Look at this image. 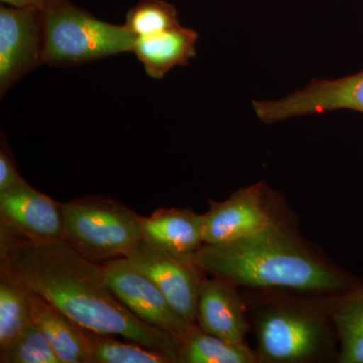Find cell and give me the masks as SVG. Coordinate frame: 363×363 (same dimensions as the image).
I'll return each instance as SVG.
<instances>
[{
  "label": "cell",
  "instance_id": "obj_17",
  "mask_svg": "<svg viewBox=\"0 0 363 363\" xmlns=\"http://www.w3.org/2000/svg\"><path fill=\"white\" fill-rule=\"evenodd\" d=\"M334 319L337 328V363H363V279L336 298Z\"/></svg>",
  "mask_w": 363,
  "mask_h": 363
},
{
  "label": "cell",
  "instance_id": "obj_11",
  "mask_svg": "<svg viewBox=\"0 0 363 363\" xmlns=\"http://www.w3.org/2000/svg\"><path fill=\"white\" fill-rule=\"evenodd\" d=\"M253 108L267 124L292 117L350 109L363 113V69L336 80H313L304 89L279 100H255Z\"/></svg>",
  "mask_w": 363,
  "mask_h": 363
},
{
  "label": "cell",
  "instance_id": "obj_12",
  "mask_svg": "<svg viewBox=\"0 0 363 363\" xmlns=\"http://www.w3.org/2000/svg\"><path fill=\"white\" fill-rule=\"evenodd\" d=\"M196 324L227 342L245 343L250 327L240 288L225 279L205 277L200 286Z\"/></svg>",
  "mask_w": 363,
  "mask_h": 363
},
{
  "label": "cell",
  "instance_id": "obj_2",
  "mask_svg": "<svg viewBox=\"0 0 363 363\" xmlns=\"http://www.w3.org/2000/svg\"><path fill=\"white\" fill-rule=\"evenodd\" d=\"M195 257L206 274L240 289L339 296L362 279L306 240L296 217L248 240L203 245Z\"/></svg>",
  "mask_w": 363,
  "mask_h": 363
},
{
  "label": "cell",
  "instance_id": "obj_7",
  "mask_svg": "<svg viewBox=\"0 0 363 363\" xmlns=\"http://www.w3.org/2000/svg\"><path fill=\"white\" fill-rule=\"evenodd\" d=\"M44 14L39 7L0 6V94L45 64Z\"/></svg>",
  "mask_w": 363,
  "mask_h": 363
},
{
  "label": "cell",
  "instance_id": "obj_15",
  "mask_svg": "<svg viewBox=\"0 0 363 363\" xmlns=\"http://www.w3.org/2000/svg\"><path fill=\"white\" fill-rule=\"evenodd\" d=\"M33 323L51 344L61 363H92L84 328L37 293H30Z\"/></svg>",
  "mask_w": 363,
  "mask_h": 363
},
{
  "label": "cell",
  "instance_id": "obj_23",
  "mask_svg": "<svg viewBox=\"0 0 363 363\" xmlns=\"http://www.w3.org/2000/svg\"><path fill=\"white\" fill-rule=\"evenodd\" d=\"M2 4L16 7V9H26V7H39L42 9L45 0H0Z\"/></svg>",
  "mask_w": 363,
  "mask_h": 363
},
{
  "label": "cell",
  "instance_id": "obj_22",
  "mask_svg": "<svg viewBox=\"0 0 363 363\" xmlns=\"http://www.w3.org/2000/svg\"><path fill=\"white\" fill-rule=\"evenodd\" d=\"M23 182H26L25 179L16 167L13 150L9 147L6 135L2 133L0 145V192L16 187Z\"/></svg>",
  "mask_w": 363,
  "mask_h": 363
},
{
  "label": "cell",
  "instance_id": "obj_3",
  "mask_svg": "<svg viewBox=\"0 0 363 363\" xmlns=\"http://www.w3.org/2000/svg\"><path fill=\"white\" fill-rule=\"evenodd\" d=\"M257 363L338 362L334 319L338 296L290 290L240 289Z\"/></svg>",
  "mask_w": 363,
  "mask_h": 363
},
{
  "label": "cell",
  "instance_id": "obj_18",
  "mask_svg": "<svg viewBox=\"0 0 363 363\" xmlns=\"http://www.w3.org/2000/svg\"><path fill=\"white\" fill-rule=\"evenodd\" d=\"M30 293L16 274L0 267V348L32 323Z\"/></svg>",
  "mask_w": 363,
  "mask_h": 363
},
{
  "label": "cell",
  "instance_id": "obj_9",
  "mask_svg": "<svg viewBox=\"0 0 363 363\" xmlns=\"http://www.w3.org/2000/svg\"><path fill=\"white\" fill-rule=\"evenodd\" d=\"M101 267L112 293L145 323L169 332L177 341L195 325L184 319L156 284L128 257L105 262Z\"/></svg>",
  "mask_w": 363,
  "mask_h": 363
},
{
  "label": "cell",
  "instance_id": "obj_1",
  "mask_svg": "<svg viewBox=\"0 0 363 363\" xmlns=\"http://www.w3.org/2000/svg\"><path fill=\"white\" fill-rule=\"evenodd\" d=\"M0 267L82 328L121 336L179 363L175 336L133 315L109 289L101 264L86 259L65 240L33 243L0 234Z\"/></svg>",
  "mask_w": 363,
  "mask_h": 363
},
{
  "label": "cell",
  "instance_id": "obj_4",
  "mask_svg": "<svg viewBox=\"0 0 363 363\" xmlns=\"http://www.w3.org/2000/svg\"><path fill=\"white\" fill-rule=\"evenodd\" d=\"M45 64L72 67L131 52L136 38L125 28L106 23L71 0H45Z\"/></svg>",
  "mask_w": 363,
  "mask_h": 363
},
{
  "label": "cell",
  "instance_id": "obj_5",
  "mask_svg": "<svg viewBox=\"0 0 363 363\" xmlns=\"http://www.w3.org/2000/svg\"><path fill=\"white\" fill-rule=\"evenodd\" d=\"M63 210L65 240L91 262L128 257L143 241V216L111 198H76Z\"/></svg>",
  "mask_w": 363,
  "mask_h": 363
},
{
  "label": "cell",
  "instance_id": "obj_21",
  "mask_svg": "<svg viewBox=\"0 0 363 363\" xmlns=\"http://www.w3.org/2000/svg\"><path fill=\"white\" fill-rule=\"evenodd\" d=\"M1 363H61L51 344L33 321L0 348Z\"/></svg>",
  "mask_w": 363,
  "mask_h": 363
},
{
  "label": "cell",
  "instance_id": "obj_6",
  "mask_svg": "<svg viewBox=\"0 0 363 363\" xmlns=\"http://www.w3.org/2000/svg\"><path fill=\"white\" fill-rule=\"evenodd\" d=\"M208 203L204 245L248 240L296 217L284 196L264 181L238 189L223 201Z\"/></svg>",
  "mask_w": 363,
  "mask_h": 363
},
{
  "label": "cell",
  "instance_id": "obj_13",
  "mask_svg": "<svg viewBox=\"0 0 363 363\" xmlns=\"http://www.w3.org/2000/svg\"><path fill=\"white\" fill-rule=\"evenodd\" d=\"M143 240L152 247L193 255L204 245V214L192 208H161L143 217Z\"/></svg>",
  "mask_w": 363,
  "mask_h": 363
},
{
  "label": "cell",
  "instance_id": "obj_19",
  "mask_svg": "<svg viewBox=\"0 0 363 363\" xmlns=\"http://www.w3.org/2000/svg\"><path fill=\"white\" fill-rule=\"evenodd\" d=\"M92 363H177L161 351L84 329Z\"/></svg>",
  "mask_w": 363,
  "mask_h": 363
},
{
  "label": "cell",
  "instance_id": "obj_8",
  "mask_svg": "<svg viewBox=\"0 0 363 363\" xmlns=\"http://www.w3.org/2000/svg\"><path fill=\"white\" fill-rule=\"evenodd\" d=\"M128 259L156 284L184 319L196 324L200 286L206 272L198 264L195 253L169 252L143 240Z\"/></svg>",
  "mask_w": 363,
  "mask_h": 363
},
{
  "label": "cell",
  "instance_id": "obj_14",
  "mask_svg": "<svg viewBox=\"0 0 363 363\" xmlns=\"http://www.w3.org/2000/svg\"><path fill=\"white\" fill-rule=\"evenodd\" d=\"M197 40L195 30L180 26L149 37L136 38L131 52L150 77L162 79L175 67L188 65L196 56Z\"/></svg>",
  "mask_w": 363,
  "mask_h": 363
},
{
  "label": "cell",
  "instance_id": "obj_16",
  "mask_svg": "<svg viewBox=\"0 0 363 363\" xmlns=\"http://www.w3.org/2000/svg\"><path fill=\"white\" fill-rule=\"evenodd\" d=\"M179 363H257L247 342L233 344L193 325L178 339Z\"/></svg>",
  "mask_w": 363,
  "mask_h": 363
},
{
  "label": "cell",
  "instance_id": "obj_10",
  "mask_svg": "<svg viewBox=\"0 0 363 363\" xmlns=\"http://www.w3.org/2000/svg\"><path fill=\"white\" fill-rule=\"evenodd\" d=\"M0 234L33 243L64 240L63 203L26 182L0 192Z\"/></svg>",
  "mask_w": 363,
  "mask_h": 363
},
{
  "label": "cell",
  "instance_id": "obj_20",
  "mask_svg": "<svg viewBox=\"0 0 363 363\" xmlns=\"http://www.w3.org/2000/svg\"><path fill=\"white\" fill-rule=\"evenodd\" d=\"M124 26L135 38H142L181 25L173 4L164 0H140L128 11Z\"/></svg>",
  "mask_w": 363,
  "mask_h": 363
}]
</instances>
